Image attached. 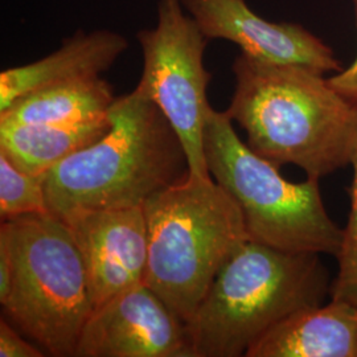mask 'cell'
Instances as JSON below:
<instances>
[{
  "mask_svg": "<svg viewBox=\"0 0 357 357\" xmlns=\"http://www.w3.org/2000/svg\"><path fill=\"white\" fill-rule=\"evenodd\" d=\"M0 356L43 357L45 354L23 339L11 321L3 318L0 320Z\"/></svg>",
  "mask_w": 357,
  "mask_h": 357,
  "instance_id": "e0dca14e",
  "label": "cell"
},
{
  "mask_svg": "<svg viewBox=\"0 0 357 357\" xmlns=\"http://www.w3.org/2000/svg\"><path fill=\"white\" fill-rule=\"evenodd\" d=\"M63 220L82 255L94 306L143 284L149 262L143 206L77 211Z\"/></svg>",
  "mask_w": 357,
  "mask_h": 357,
  "instance_id": "9c48e42d",
  "label": "cell"
},
{
  "mask_svg": "<svg viewBox=\"0 0 357 357\" xmlns=\"http://www.w3.org/2000/svg\"><path fill=\"white\" fill-rule=\"evenodd\" d=\"M102 77L51 85L17 98L0 113V125H68L106 116L115 102Z\"/></svg>",
  "mask_w": 357,
  "mask_h": 357,
  "instance_id": "4fadbf2b",
  "label": "cell"
},
{
  "mask_svg": "<svg viewBox=\"0 0 357 357\" xmlns=\"http://www.w3.org/2000/svg\"><path fill=\"white\" fill-rule=\"evenodd\" d=\"M0 241L13 262V287L1 303L15 327L51 356L75 357L94 302L85 264L63 218L51 212L1 221Z\"/></svg>",
  "mask_w": 357,
  "mask_h": 357,
  "instance_id": "5b68a950",
  "label": "cell"
},
{
  "mask_svg": "<svg viewBox=\"0 0 357 357\" xmlns=\"http://www.w3.org/2000/svg\"><path fill=\"white\" fill-rule=\"evenodd\" d=\"M128 48V38L114 31H77L57 51L0 73V113L31 91L101 76Z\"/></svg>",
  "mask_w": 357,
  "mask_h": 357,
  "instance_id": "8fae6325",
  "label": "cell"
},
{
  "mask_svg": "<svg viewBox=\"0 0 357 357\" xmlns=\"http://www.w3.org/2000/svg\"><path fill=\"white\" fill-rule=\"evenodd\" d=\"M320 255L243 243L187 323L193 357L245 356L282 320L324 305L332 282Z\"/></svg>",
  "mask_w": 357,
  "mask_h": 357,
  "instance_id": "3957f363",
  "label": "cell"
},
{
  "mask_svg": "<svg viewBox=\"0 0 357 357\" xmlns=\"http://www.w3.org/2000/svg\"><path fill=\"white\" fill-rule=\"evenodd\" d=\"M351 165L354 167V178L349 188L351 212L343 229L342 248L336 257L339 271L332 281L330 296L357 306V151Z\"/></svg>",
  "mask_w": 357,
  "mask_h": 357,
  "instance_id": "2e32d148",
  "label": "cell"
},
{
  "mask_svg": "<svg viewBox=\"0 0 357 357\" xmlns=\"http://www.w3.org/2000/svg\"><path fill=\"white\" fill-rule=\"evenodd\" d=\"M246 357H357V306L331 299L287 317L252 345Z\"/></svg>",
  "mask_w": 357,
  "mask_h": 357,
  "instance_id": "7c38bea8",
  "label": "cell"
},
{
  "mask_svg": "<svg viewBox=\"0 0 357 357\" xmlns=\"http://www.w3.org/2000/svg\"><path fill=\"white\" fill-rule=\"evenodd\" d=\"M180 1L205 38L228 40L255 60L306 66L324 75L342 70L331 48L305 26L266 20L258 16L246 0Z\"/></svg>",
  "mask_w": 357,
  "mask_h": 357,
  "instance_id": "30bf717a",
  "label": "cell"
},
{
  "mask_svg": "<svg viewBox=\"0 0 357 357\" xmlns=\"http://www.w3.org/2000/svg\"><path fill=\"white\" fill-rule=\"evenodd\" d=\"M143 72L135 90L166 115L185 150L191 175L209 178L204 130L212 106L211 73L205 69L208 40L180 0H159L158 22L137 35Z\"/></svg>",
  "mask_w": 357,
  "mask_h": 357,
  "instance_id": "52a82bcc",
  "label": "cell"
},
{
  "mask_svg": "<svg viewBox=\"0 0 357 357\" xmlns=\"http://www.w3.org/2000/svg\"><path fill=\"white\" fill-rule=\"evenodd\" d=\"M75 357H193L187 323L144 283L94 307Z\"/></svg>",
  "mask_w": 357,
  "mask_h": 357,
  "instance_id": "ba28073f",
  "label": "cell"
},
{
  "mask_svg": "<svg viewBox=\"0 0 357 357\" xmlns=\"http://www.w3.org/2000/svg\"><path fill=\"white\" fill-rule=\"evenodd\" d=\"M355 4L357 16V0H355ZM328 81L348 101L355 103L357 106V53L352 64L330 77Z\"/></svg>",
  "mask_w": 357,
  "mask_h": 357,
  "instance_id": "ac0fdd59",
  "label": "cell"
},
{
  "mask_svg": "<svg viewBox=\"0 0 357 357\" xmlns=\"http://www.w3.org/2000/svg\"><path fill=\"white\" fill-rule=\"evenodd\" d=\"M109 119L102 138L45 174L52 215L64 218L77 211L143 206L155 193L191 174L176 131L137 90L116 97Z\"/></svg>",
  "mask_w": 357,
  "mask_h": 357,
  "instance_id": "7a4b0ae2",
  "label": "cell"
},
{
  "mask_svg": "<svg viewBox=\"0 0 357 357\" xmlns=\"http://www.w3.org/2000/svg\"><path fill=\"white\" fill-rule=\"evenodd\" d=\"M109 128V114L68 125H0V151L26 174L45 175Z\"/></svg>",
  "mask_w": 357,
  "mask_h": 357,
  "instance_id": "5bb4252c",
  "label": "cell"
},
{
  "mask_svg": "<svg viewBox=\"0 0 357 357\" xmlns=\"http://www.w3.org/2000/svg\"><path fill=\"white\" fill-rule=\"evenodd\" d=\"M45 175H31L13 165L0 151V217L1 221L48 212Z\"/></svg>",
  "mask_w": 357,
  "mask_h": 357,
  "instance_id": "9a60e30c",
  "label": "cell"
},
{
  "mask_svg": "<svg viewBox=\"0 0 357 357\" xmlns=\"http://www.w3.org/2000/svg\"><path fill=\"white\" fill-rule=\"evenodd\" d=\"M13 287V262L6 243L0 241V303L11 293Z\"/></svg>",
  "mask_w": 357,
  "mask_h": 357,
  "instance_id": "d6986e66",
  "label": "cell"
},
{
  "mask_svg": "<svg viewBox=\"0 0 357 357\" xmlns=\"http://www.w3.org/2000/svg\"><path fill=\"white\" fill-rule=\"evenodd\" d=\"M225 110L246 134V144L281 168L307 178L328 176L352 163L357 151V106L324 73L299 65L255 60L240 53Z\"/></svg>",
  "mask_w": 357,
  "mask_h": 357,
  "instance_id": "6da1fadb",
  "label": "cell"
},
{
  "mask_svg": "<svg viewBox=\"0 0 357 357\" xmlns=\"http://www.w3.org/2000/svg\"><path fill=\"white\" fill-rule=\"evenodd\" d=\"M204 153L211 176L243 213L249 240L284 252L337 257L343 229L321 199L318 178L293 183L241 141L227 112L209 113Z\"/></svg>",
  "mask_w": 357,
  "mask_h": 357,
  "instance_id": "8992f818",
  "label": "cell"
},
{
  "mask_svg": "<svg viewBox=\"0 0 357 357\" xmlns=\"http://www.w3.org/2000/svg\"><path fill=\"white\" fill-rule=\"evenodd\" d=\"M143 211L149 230L143 283L190 323L218 271L249 240L241 209L216 180L190 174L155 193Z\"/></svg>",
  "mask_w": 357,
  "mask_h": 357,
  "instance_id": "277c9868",
  "label": "cell"
}]
</instances>
